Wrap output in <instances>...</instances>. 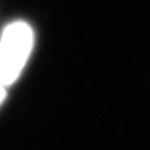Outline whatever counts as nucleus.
Returning <instances> with one entry per match:
<instances>
[{
  "label": "nucleus",
  "instance_id": "nucleus-1",
  "mask_svg": "<svg viewBox=\"0 0 150 150\" xmlns=\"http://www.w3.org/2000/svg\"><path fill=\"white\" fill-rule=\"evenodd\" d=\"M34 44V34L25 22H15L6 28L0 40V82L12 85L21 74Z\"/></svg>",
  "mask_w": 150,
  "mask_h": 150
},
{
  "label": "nucleus",
  "instance_id": "nucleus-2",
  "mask_svg": "<svg viewBox=\"0 0 150 150\" xmlns=\"http://www.w3.org/2000/svg\"><path fill=\"white\" fill-rule=\"evenodd\" d=\"M4 95H6V91H4V85L0 82V103L3 102V99H4Z\"/></svg>",
  "mask_w": 150,
  "mask_h": 150
}]
</instances>
